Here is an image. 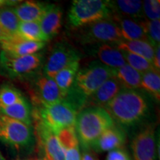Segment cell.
I'll list each match as a JSON object with an SVG mask.
<instances>
[{"instance_id":"3","label":"cell","mask_w":160,"mask_h":160,"mask_svg":"<svg viewBox=\"0 0 160 160\" xmlns=\"http://www.w3.org/2000/svg\"><path fill=\"white\" fill-rule=\"evenodd\" d=\"M114 125L103 108L91 106L78 112L74 128L79 142L85 151L91 148L104 131Z\"/></svg>"},{"instance_id":"17","label":"cell","mask_w":160,"mask_h":160,"mask_svg":"<svg viewBox=\"0 0 160 160\" xmlns=\"http://www.w3.org/2000/svg\"><path fill=\"white\" fill-rule=\"evenodd\" d=\"M122 89L120 84L113 77L110 78L105 82L101 87L89 98L86 104L91 106L104 108L117 96Z\"/></svg>"},{"instance_id":"9","label":"cell","mask_w":160,"mask_h":160,"mask_svg":"<svg viewBox=\"0 0 160 160\" xmlns=\"http://www.w3.org/2000/svg\"><path fill=\"white\" fill-rule=\"evenodd\" d=\"M80 54L71 45L66 42L56 43L43 66L44 74L53 78L58 72L73 63L79 62Z\"/></svg>"},{"instance_id":"27","label":"cell","mask_w":160,"mask_h":160,"mask_svg":"<svg viewBox=\"0 0 160 160\" xmlns=\"http://www.w3.org/2000/svg\"><path fill=\"white\" fill-rule=\"evenodd\" d=\"M17 37L28 41L37 42H46L49 41L42 31L39 22H20Z\"/></svg>"},{"instance_id":"39","label":"cell","mask_w":160,"mask_h":160,"mask_svg":"<svg viewBox=\"0 0 160 160\" xmlns=\"http://www.w3.org/2000/svg\"><path fill=\"white\" fill-rule=\"evenodd\" d=\"M16 160H30V159H17Z\"/></svg>"},{"instance_id":"5","label":"cell","mask_w":160,"mask_h":160,"mask_svg":"<svg viewBox=\"0 0 160 160\" xmlns=\"http://www.w3.org/2000/svg\"><path fill=\"white\" fill-rule=\"evenodd\" d=\"M111 17L109 1L74 0L68 13V22L71 28L79 29Z\"/></svg>"},{"instance_id":"18","label":"cell","mask_w":160,"mask_h":160,"mask_svg":"<svg viewBox=\"0 0 160 160\" xmlns=\"http://www.w3.org/2000/svg\"><path fill=\"white\" fill-rule=\"evenodd\" d=\"M94 52L99 62L113 70L119 68L127 64L122 52L112 44H99Z\"/></svg>"},{"instance_id":"29","label":"cell","mask_w":160,"mask_h":160,"mask_svg":"<svg viewBox=\"0 0 160 160\" xmlns=\"http://www.w3.org/2000/svg\"><path fill=\"white\" fill-rule=\"evenodd\" d=\"M24 99L21 91L14 86L5 84L0 87V108L13 105Z\"/></svg>"},{"instance_id":"24","label":"cell","mask_w":160,"mask_h":160,"mask_svg":"<svg viewBox=\"0 0 160 160\" xmlns=\"http://www.w3.org/2000/svg\"><path fill=\"white\" fill-rule=\"evenodd\" d=\"M0 115L18 120L28 125L32 126L31 107L28 100L24 99L14 105L0 108Z\"/></svg>"},{"instance_id":"10","label":"cell","mask_w":160,"mask_h":160,"mask_svg":"<svg viewBox=\"0 0 160 160\" xmlns=\"http://www.w3.org/2000/svg\"><path fill=\"white\" fill-rule=\"evenodd\" d=\"M131 148L133 160H157V136L153 124L145 126L134 136Z\"/></svg>"},{"instance_id":"8","label":"cell","mask_w":160,"mask_h":160,"mask_svg":"<svg viewBox=\"0 0 160 160\" xmlns=\"http://www.w3.org/2000/svg\"><path fill=\"white\" fill-rule=\"evenodd\" d=\"M80 40L84 44H115L123 39L117 25L111 18L84 27Z\"/></svg>"},{"instance_id":"19","label":"cell","mask_w":160,"mask_h":160,"mask_svg":"<svg viewBox=\"0 0 160 160\" xmlns=\"http://www.w3.org/2000/svg\"><path fill=\"white\" fill-rule=\"evenodd\" d=\"M57 136L64 151L65 160H82L79 139L75 128L62 130Z\"/></svg>"},{"instance_id":"15","label":"cell","mask_w":160,"mask_h":160,"mask_svg":"<svg viewBox=\"0 0 160 160\" xmlns=\"http://www.w3.org/2000/svg\"><path fill=\"white\" fill-rule=\"evenodd\" d=\"M111 19L117 25L123 40L148 42L142 21H137L136 19L117 14H112Z\"/></svg>"},{"instance_id":"38","label":"cell","mask_w":160,"mask_h":160,"mask_svg":"<svg viewBox=\"0 0 160 160\" xmlns=\"http://www.w3.org/2000/svg\"><path fill=\"white\" fill-rule=\"evenodd\" d=\"M0 160H7L5 157H3V155L0 153Z\"/></svg>"},{"instance_id":"12","label":"cell","mask_w":160,"mask_h":160,"mask_svg":"<svg viewBox=\"0 0 160 160\" xmlns=\"http://www.w3.org/2000/svg\"><path fill=\"white\" fill-rule=\"evenodd\" d=\"M36 130L39 145L45 152V157L48 160H65L57 136L38 122H36Z\"/></svg>"},{"instance_id":"6","label":"cell","mask_w":160,"mask_h":160,"mask_svg":"<svg viewBox=\"0 0 160 160\" xmlns=\"http://www.w3.org/2000/svg\"><path fill=\"white\" fill-rule=\"evenodd\" d=\"M43 66L39 53L24 57H12L0 51V74L11 79L25 80L34 77Z\"/></svg>"},{"instance_id":"7","label":"cell","mask_w":160,"mask_h":160,"mask_svg":"<svg viewBox=\"0 0 160 160\" xmlns=\"http://www.w3.org/2000/svg\"><path fill=\"white\" fill-rule=\"evenodd\" d=\"M0 142L17 150L28 149L34 144L32 126L0 115Z\"/></svg>"},{"instance_id":"37","label":"cell","mask_w":160,"mask_h":160,"mask_svg":"<svg viewBox=\"0 0 160 160\" xmlns=\"http://www.w3.org/2000/svg\"><path fill=\"white\" fill-rule=\"evenodd\" d=\"M30 160H48V159L44 156V157H35L33 158V159H31Z\"/></svg>"},{"instance_id":"23","label":"cell","mask_w":160,"mask_h":160,"mask_svg":"<svg viewBox=\"0 0 160 160\" xmlns=\"http://www.w3.org/2000/svg\"><path fill=\"white\" fill-rule=\"evenodd\" d=\"M114 45L119 51H127L140 56L145 58L150 62L153 63V57H154V48L148 42L139 41V40H135V41L122 40L119 42L115 43Z\"/></svg>"},{"instance_id":"30","label":"cell","mask_w":160,"mask_h":160,"mask_svg":"<svg viewBox=\"0 0 160 160\" xmlns=\"http://www.w3.org/2000/svg\"><path fill=\"white\" fill-rule=\"evenodd\" d=\"M120 51L122 53L126 63L131 66V68H133V69H135L136 71L141 73L142 74L147 73L148 71H157L153 63L150 62L149 61H148L145 58L140 57V56L133 54V53H129V52L127 51Z\"/></svg>"},{"instance_id":"36","label":"cell","mask_w":160,"mask_h":160,"mask_svg":"<svg viewBox=\"0 0 160 160\" xmlns=\"http://www.w3.org/2000/svg\"><path fill=\"white\" fill-rule=\"evenodd\" d=\"M7 39V37L5 35V33H3V31H2L1 28H0V42L2 41V40Z\"/></svg>"},{"instance_id":"1","label":"cell","mask_w":160,"mask_h":160,"mask_svg":"<svg viewBox=\"0 0 160 160\" xmlns=\"http://www.w3.org/2000/svg\"><path fill=\"white\" fill-rule=\"evenodd\" d=\"M122 129H129L141 125L151 114V99L144 91L122 89L103 108Z\"/></svg>"},{"instance_id":"20","label":"cell","mask_w":160,"mask_h":160,"mask_svg":"<svg viewBox=\"0 0 160 160\" xmlns=\"http://www.w3.org/2000/svg\"><path fill=\"white\" fill-rule=\"evenodd\" d=\"M49 4L34 1H25L13 8L20 22H39Z\"/></svg>"},{"instance_id":"4","label":"cell","mask_w":160,"mask_h":160,"mask_svg":"<svg viewBox=\"0 0 160 160\" xmlns=\"http://www.w3.org/2000/svg\"><path fill=\"white\" fill-rule=\"evenodd\" d=\"M77 113L74 106L64 99L53 105H40L33 117L57 135L62 130L74 128Z\"/></svg>"},{"instance_id":"31","label":"cell","mask_w":160,"mask_h":160,"mask_svg":"<svg viewBox=\"0 0 160 160\" xmlns=\"http://www.w3.org/2000/svg\"><path fill=\"white\" fill-rule=\"evenodd\" d=\"M146 37L148 42L153 48L159 45L160 42V21L159 20H146L142 21Z\"/></svg>"},{"instance_id":"34","label":"cell","mask_w":160,"mask_h":160,"mask_svg":"<svg viewBox=\"0 0 160 160\" xmlns=\"http://www.w3.org/2000/svg\"><path fill=\"white\" fill-rule=\"evenodd\" d=\"M153 65L157 71H160V45L157 46L154 48Z\"/></svg>"},{"instance_id":"28","label":"cell","mask_w":160,"mask_h":160,"mask_svg":"<svg viewBox=\"0 0 160 160\" xmlns=\"http://www.w3.org/2000/svg\"><path fill=\"white\" fill-rule=\"evenodd\" d=\"M140 88L151 98L159 102L160 99V75L157 71H148L142 75Z\"/></svg>"},{"instance_id":"14","label":"cell","mask_w":160,"mask_h":160,"mask_svg":"<svg viewBox=\"0 0 160 160\" xmlns=\"http://www.w3.org/2000/svg\"><path fill=\"white\" fill-rule=\"evenodd\" d=\"M125 141V131L115 125L104 131L102 134L93 144L91 148L98 153L110 152L122 148Z\"/></svg>"},{"instance_id":"21","label":"cell","mask_w":160,"mask_h":160,"mask_svg":"<svg viewBox=\"0 0 160 160\" xmlns=\"http://www.w3.org/2000/svg\"><path fill=\"white\" fill-rule=\"evenodd\" d=\"M109 5L112 14L119 15L133 19H139L144 17L142 2L139 0L109 1Z\"/></svg>"},{"instance_id":"26","label":"cell","mask_w":160,"mask_h":160,"mask_svg":"<svg viewBox=\"0 0 160 160\" xmlns=\"http://www.w3.org/2000/svg\"><path fill=\"white\" fill-rule=\"evenodd\" d=\"M20 21L11 7L0 8V28L7 38L17 37Z\"/></svg>"},{"instance_id":"33","label":"cell","mask_w":160,"mask_h":160,"mask_svg":"<svg viewBox=\"0 0 160 160\" xmlns=\"http://www.w3.org/2000/svg\"><path fill=\"white\" fill-rule=\"evenodd\" d=\"M106 160H131V158L125 149L119 148L110 151L108 153Z\"/></svg>"},{"instance_id":"22","label":"cell","mask_w":160,"mask_h":160,"mask_svg":"<svg viewBox=\"0 0 160 160\" xmlns=\"http://www.w3.org/2000/svg\"><path fill=\"white\" fill-rule=\"evenodd\" d=\"M142 73L126 64L119 68L113 70L112 77L118 81L123 89L137 90L140 88Z\"/></svg>"},{"instance_id":"32","label":"cell","mask_w":160,"mask_h":160,"mask_svg":"<svg viewBox=\"0 0 160 160\" xmlns=\"http://www.w3.org/2000/svg\"><path fill=\"white\" fill-rule=\"evenodd\" d=\"M142 10L144 15L148 18V20H159V0H146L142 2Z\"/></svg>"},{"instance_id":"2","label":"cell","mask_w":160,"mask_h":160,"mask_svg":"<svg viewBox=\"0 0 160 160\" xmlns=\"http://www.w3.org/2000/svg\"><path fill=\"white\" fill-rule=\"evenodd\" d=\"M112 73L113 69L100 62H91L86 67L79 69L73 85L65 99L74 106L77 111L85 108L89 98L112 77Z\"/></svg>"},{"instance_id":"16","label":"cell","mask_w":160,"mask_h":160,"mask_svg":"<svg viewBox=\"0 0 160 160\" xmlns=\"http://www.w3.org/2000/svg\"><path fill=\"white\" fill-rule=\"evenodd\" d=\"M62 12L59 6L48 5L39 19V24L44 35L50 40L59 33L62 22Z\"/></svg>"},{"instance_id":"11","label":"cell","mask_w":160,"mask_h":160,"mask_svg":"<svg viewBox=\"0 0 160 160\" xmlns=\"http://www.w3.org/2000/svg\"><path fill=\"white\" fill-rule=\"evenodd\" d=\"M36 99L40 105H50L65 99L53 78L46 75L39 76L35 81Z\"/></svg>"},{"instance_id":"25","label":"cell","mask_w":160,"mask_h":160,"mask_svg":"<svg viewBox=\"0 0 160 160\" xmlns=\"http://www.w3.org/2000/svg\"><path fill=\"white\" fill-rule=\"evenodd\" d=\"M79 69V62L73 63L58 72L53 78L65 97V99L72 86L73 85Z\"/></svg>"},{"instance_id":"13","label":"cell","mask_w":160,"mask_h":160,"mask_svg":"<svg viewBox=\"0 0 160 160\" xmlns=\"http://www.w3.org/2000/svg\"><path fill=\"white\" fill-rule=\"evenodd\" d=\"M45 42L28 41L15 37L0 42L2 51L12 57H24L37 53L45 47Z\"/></svg>"},{"instance_id":"35","label":"cell","mask_w":160,"mask_h":160,"mask_svg":"<svg viewBox=\"0 0 160 160\" xmlns=\"http://www.w3.org/2000/svg\"><path fill=\"white\" fill-rule=\"evenodd\" d=\"M82 160H99L97 157H95L91 152L89 151H84L82 156Z\"/></svg>"}]
</instances>
